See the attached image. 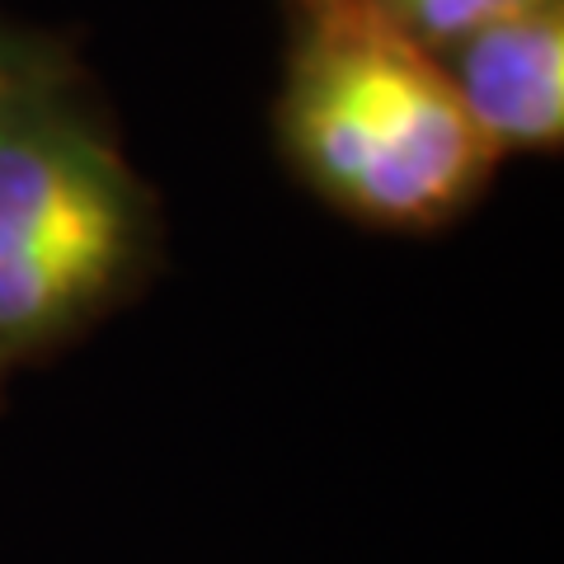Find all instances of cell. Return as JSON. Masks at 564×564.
<instances>
[{"mask_svg":"<svg viewBox=\"0 0 564 564\" xmlns=\"http://www.w3.org/2000/svg\"><path fill=\"white\" fill-rule=\"evenodd\" d=\"M282 132L306 180L381 226H437L494 170L443 62L377 0H306Z\"/></svg>","mask_w":564,"mask_h":564,"instance_id":"cell-1","label":"cell"},{"mask_svg":"<svg viewBox=\"0 0 564 564\" xmlns=\"http://www.w3.org/2000/svg\"><path fill=\"white\" fill-rule=\"evenodd\" d=\"M141 231L147 212L128 161L57 70L24 57L0 85V254Z\"/></svg>","mask_w":564,"mask_h":564,"instance_id":"cell-2","label":"cell"},{"mask_svg":"<svg viewBox=\"0 0 564 564\" xmlns=\"http://www.w3.org/2000/svg\"><path fill=\"white\" fill-rule=\"evenodd\" d=\"M447 80L494 155L564 137V6L527 0L447 52Z\"/></svg>","mask_w":564,"mask_h":564,"instance_id":"cell-3","label":"cell"},{"mask_svg":"<svg viewBox=\"0 0 564 564\" xmlns=\"http://www.w3.org/2000/svg\"><path fill=\"white\" fill-rule=\"evenodd\" d=\"M141 240H57L0 254V372L90 321Z\"/></svg>","mask_w":564,"mask_h":564,"instance_id":"cell-4","label":"cell"},{"mask_svg":"<svg viewBox=\"0 0 564 564\" xmlns=\"http://www.w3.org/2000/svg\"><path fill=\"white\" fill-rule=\"evenodd\" d=\"M377 6L414 43H423L437 57V52H452L456 43H466L475 29L513 14L527 0H377Z\"/></svg>","mask_w":564,"mask_h":564,"instance_id":"cell-5","label":"cell"},{"mask_svg":"<svg viewBox=\"0 0 564 564\" xmlns=\"http://www.w3.org/2000/svg\"><path fill=\"white\" fill-rule=\"evenodd\" d=\"M20 62H24V52L14 47L10 39H0V85H6V76H10V70L20 66Z\"/></svg>","mask_w":564,"mask_h":564,"instance_id":"cell-6","label":"cell"}]
</instances>
